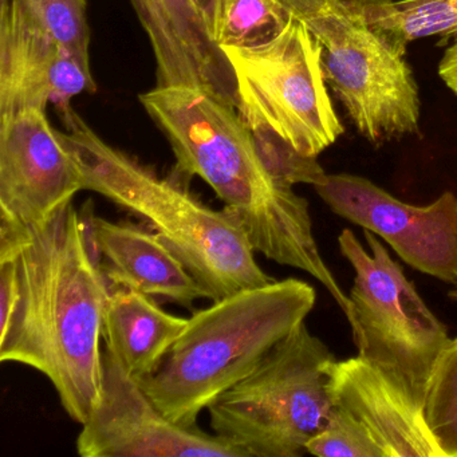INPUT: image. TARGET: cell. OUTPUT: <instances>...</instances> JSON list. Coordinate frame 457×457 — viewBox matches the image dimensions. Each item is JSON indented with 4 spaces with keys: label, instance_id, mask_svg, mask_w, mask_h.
Here are the masks:
<instances>
[{
    "label": "cell",
    "instance_id": "obj_1",
    "mask_svg": "<svg viewBox=\"0 0 457 457\" xmlns=\"http://www.w3.org/2000/svg\"><path fill=\"white\" fill-rule=\"evenodd\" d=\"M15 256L20 303L0 331V362L46 376L66 413L82 425L103 395L101 338L112 287L73 202L26 228Z\"/></svg>",
    "mask_w": 457,
    "mask_h": 457
},
{
    "label": "cell",
    "instance_id": "obj_2",
    "mask_svg": "<svg viewBox=\"0 0 457 457\" xmlns=\"http://www.w3.org/2000/svg\"><path fill=\"white\" fill-rule=\"evenodd\" d=\"M138 98L172 148L176 175L204 180L240 221L256 253L315 278L360 341L352 301L318 248L309 202L269 172L237 109L195 87H156Z\"/></svg>",
    "mask_w": 457,
    "mask_h": 457
},
{
    "label": "cell",
    "instance_id": "obj_3",
    "mask_svg": "<svg viewBox=\"0 0 457 457\" xmlns=\"http://www.w3.org/2000/svg\"><path fill=\"white\" fill-rule=\"evenodd\" d=\"M65 132H58L81 179L82 191H92L145 221L219 301L272 279L256 262L240 221L191 194L183 181L160 178L151 167L104 141L73 108L58 114Z\"/></svg>",
    "mask_w": 457,
    "mask_h": 457
},
{
    "label": "cell",
    "instance_id": "obj_4",
    "mask_svg": "<svg viewBox=\"0 0 457 457\" xmlns=\"http://www.w3.org/2000/svg\"><path fill=\"white\" fill-rule=\"evenodd\" d=\"M315 303L314 287L295 278L213 301L189 317L159 369L138 382L170 421L196 427L199 414L306 322Z\"/></svg>",
    "mask_w": 457,
    "mask_h": 457
},
{
    "label": "cell",
    "instance_id": "obj_5",
    "mask_svg": "<svg viewBox=\"0 0 457 457\" xmlns=\"http://www.w3.org/2000/svg\"><path fill=\"white\" fill-rule=\"evenodd\" d=\"M333 353L306 322L210 408L213 433L245 457H301L330 414Z\"/></svg>",
    "mask_w": 457,
    "mask_h": 457
},
{
    "label": "cell",
    "instance_id": "obj_6",
    "mask_svg": "<svg viewBox=\"0 0 457 457\" xmlns=\"http://www.w3.org/2000/svg\"><path fill=\"white\" fill-rule=\"evenodd\" d=\"M320 46L326 82L371 144L420 133L411 68L347 0H280Z\"/></svg>",
    "mask_w": 457,
    "mask_h": 457
},
{
    "label": "cell",
    "instance_id": "obj_7",
    "mask_svg": "<svg viewBox=\"0 0 457 457\" xmlns=\"http://www.w3.org/2000/svg\"><path fill=\"white\" fill-rule=\"evenodd\" d=\"M237 81L239 112L306 156L318 157L344 133L328 92L320 46L293 17L267 44L224 49Z\"/></svg>",
    "mask_w": 457,
    "mask_h": 457
},
{
    "label": "cell",
    "instance_id": "obj_8",
    "mask_svg": "<svg viewBox=\"0 0 457 457\" xmlns=\"http://www.w3.org/2000/svg\"><path fill=\"white\" fill-rule=\"evenodd\" d=\"M369 251L354 232L338 237L341 255L354 270L349 298L361 330L358 354L400 374L424 397L428 379L444 347L451 341L438 320L370 231H363Z\"/></svg>",
    "mask_w": 457,
    "mask_h": 457
},
{
    "label": "cell",
    "instance_id": "obj_9",
    "mask_svg": "<svg viewBox=\"0 0 457 457\" xmlns=\"http://www.w3.org/2000/svg\"><path fill=\"white\" fill-rule=\"evenodd\" d=\"M315 191L336 215L381 237L408 266L457 285V196L453 192H444L428 205H411L352 173L328 175Z\"/></svg>",
    "mask_w": 457,
    "mask_h": 457
},
{
    "label": "cell",
    "instance_id": "obj_10",
    "mask_svg": "<svg viewBox=\"0 0 457 457\" xmlns=\"http://www.w3.org/2000/svg\"><path fill=\"white\" fill-rule=\"evenodd\" d=\"M103 395L82 424V457H245V452L199 428L170 421L113 353L104 352Z\"/></svg>",
    "mask_w": 457,
    "mask_h": 457
},
{
    "label": "cell",
    "instance_id": "obj_11",
    "mask_svg": "<svg viewBox=\"0 0 457 457\" xmlns=\"http://www.w3.org/2000/svg\"><path fill=\"white\" fill-rule=\"evenodd\" d=\"M331 409L365 435L378 457H446L428 424L424 397L400 374L362 355L331 363Z\"/></svg>",
    "mask_w": 457,
    "mask_h": 457
},
{
    "label": "cell",
    "instance_id": "obj_12",
    "mask_svg": "<svg viewBox=\"0 0 457 457\" xmlns=\"http://www.w3.org/2000/svg\"><path fill=\"white\" fill-rule=\"evenodd\" d=\"M82 191L79 170L46 112L0 119V220L44 223Z\"/></svg>",
    "mask_w": 457,
    "mask_h": 457
},
{
    "label": "cell",
    "instance_id": "obj_13",
    "mask_svg": "<svg viewBox=\"0 0 457 457\" xmlns=\"http://www.w3.org/2000/svg\"><path fill=\"white\" fill-rule=\"evenodd\" d=\"M151 41L157 87H195L239 109L234 68L195 0H130Z\"/></svg>",
    "mask_w": 457,
    "mask_h": 457
},
{
    "label": "cell",
    "instance_id": "obj_14",
    "mask_svg": "<svg viewBox=\"0 0 457 457\" xmlns=\"http://www.w3.org/2000/svg\"><path fill=\"white\" fill-rule=\"evenodd\" d=\"M82 220L112 287L133 288L186 309L208 299L204 288L156 232L136 224L114 223L89 211Z\"/></svg>",
    "mask_w": 457,
    "mask_h": 457
},
{
    "label": "cell",
    "instance_id": "obj_15",
    "mask_svg": "<svg viewBox=\"0 0 457 457\" xmlns=\"http://www.w3.org/2000/svg\"><path fill=\"white\" fill-rule=\"evenodd\" d=\"M0 2V119L33 109L46 112L63 47L12 0Z\"/></svg>",
    "mask_w": 457,
    "mask_h": 457
},
{
    "label": "cell",
    "instance_id": "obj_16",
    "mask_svg": "<svg viewBox=\"0 0 457 457\" xmlns=\"http://www.w3.org/2000/svg\"><path fill=\"white\" fill-rule=\"evenodd\" d=\"M188 320L164 312L154 298L140 291L112 287L104 312L103 338L125 370L140 381L159 369Z\"/></svg>",
    "mask_w": 457,
    "mask_h": 457
},
{
    "label": "cell",
    "instance_id": "obj_17",
    "mask_svg": "<svg viewBox=\"0 0 457 457\" xmlns=\"http://www.w3.org/2000/svg\"><path fill=\"white\" fill-rule=\"evenodd\" d=\"M398 52L430 37L457 41V0H347Z\"/></svg>",
    "mask_w": 457,
    "mask_h": 457
},
{
    "label": "cell",
    "instance_id": "obj_18",
    "mask_svg": "<svg viewBox=\"0 0 457 457\" xmlns=\"http://www.w3.org/2000/svg\"><path fill=\"white\" fill-rule=\"evenodd\" d=\"M293 20L280 0H228L219 45L221 49L255 47L279 36Z\"/></svg>",
    "mask_w": 457,
    "mask_h": 457
},
{
    "label": "cell",
    "instance_id": "obj_19",
    "mask_svg": "<svg viewBox=\"0 0 457 457\" xmlns=\"http://www.w3.org/2000/svg\"><path fill=\"white\" fill-rule=\"evenodd\" d=\"M12 4L85 68L90 69L87 0H12Z\"/></svg>",
    "mask_w": 457,
    "mask_h": 457
},
{
    "label": "cell",
    "instance_id": "obj_20",
    "mask_svg": "<svg viewBox=\"0 0 457 457\" xmlns=\"http://www.w3.org/2000/svg\"><path fill=\"white\" fill-rule=\"evenodd\" d=\"M428 424L446 457H457V337L433 366L424 395Z\"/></svg>",
    "mask_w": 457,
    "mask_h": 457
},
{
    "label": "cell",
    "instance_id": "obj_21",
    "mask_svg": "<svg viewBox=\"0 0 457 457\" xmlns=\"http://www.w3.org/2000/svg\"><path fill=\"white\" fill-rule=\"evenodd\" d=\"M253 132L262 162L277 180L294 187L295 184L322 186L328 179L317 157L306 156L290 143L262 125L248 127Z\"/></svg>",
    "mask_w": 457,
    "mask_h": 457
},
{
    "label": "cell",
    "instance_id": "obj_22",
    "mask_svg": "<svg viewBox=\"0 0 457 457\" xmlns=\"http://www.w3.org/2000/svg\"><path fill=\"white\" fill-rule=\"evenodd\" d=\"M195 4L204 17L213 38L219 42L228 0H195Z\"/></svg>",
    "mask_w": 457,
    "mask_h": 457
},
{
    "label": "cell",
    "instance_id": "obj_23",
    "mask_svg": "<svg viewBox=\"0 0 457 457\" xmlns=\"http://www.w3.org/2000/svg\"><path fill=\"white\" fill-rule=\"evenodd\" d=\"M438 74L446 87L457 96V42L449 47L438 65Z\"/></svg>",
    "mask_w": 457,
    "mask_h": 457
},
{
    "label": "cell",
    "instance_id": "obj_24",
    "mask_svg": "<svg viewBox=\"0 0 457 457\" xmlns=\"http://www.w3.org/2000/svg\"><path fill=\"white\" fill-rule=\"evenodd\" d=\"M446 295H448V298L451 299L452 302L457 303V285L452 286V287L449 288L448 293H446Z\"/></svg>",
    "mask_w": 457,
    "mask_h": 457
}]
</instances>
